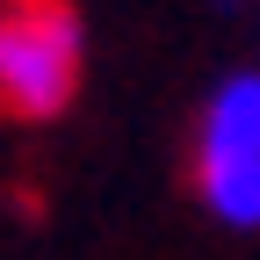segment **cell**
<instances>
[{
  "mask_svg": "<svg viewBox=\"0 0 260 260\" xmlns=\"http://www.w3.org/2000/svg\"><path fill=\"white\" fill-rule=\"evenodd\" d=\"M80 87V15L65 0H0V116H65Z\"/></svg>",
  "mask_w": 260,
  "mask_h": 260,
  "instance_id": "cell-1",
  "label": "cell"
},
{
  "mask_svg": "<svg viewBox=\"0 0 260 260\" xmlns=\"http://www.w3.org/2000/svg\"><path fill=\"white\" fill-rule=\"evenodd\" d=\"M195 188L232 232H260V73L217 80L195 123Z\"/></svg>",
  "mask_w": 260,
  "mask_h": 260,
  "instance_id": "cell-2",
  "label": "cell"
}]
</instances>
